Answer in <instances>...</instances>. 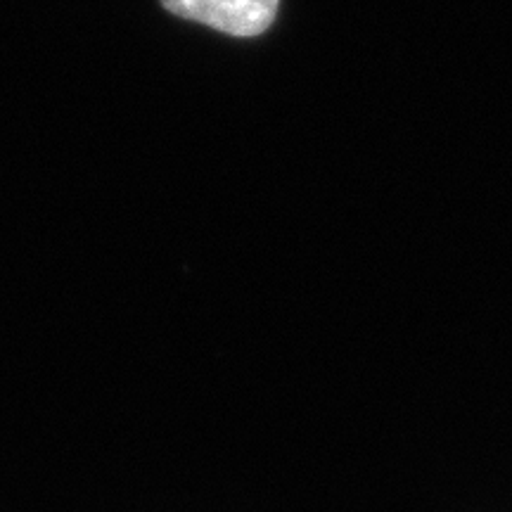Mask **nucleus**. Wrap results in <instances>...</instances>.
<instances>
[{
  "label": "nucleus",
  "instance_id": "f257e3e1",
  "mask_svg": "<svg viewBox=\"0 0 512 512\" xmlns=\"http://www.w3.org/2000/svg\"><path fill=\"white\" fill-rule=\"evenodd\" d=\"M171 15L207 24L228 36L264 34L278 15L280 0H162Z\"/></svg>",
  "mask_w": 512,
  "mask_h": 512
}]
</instances>
